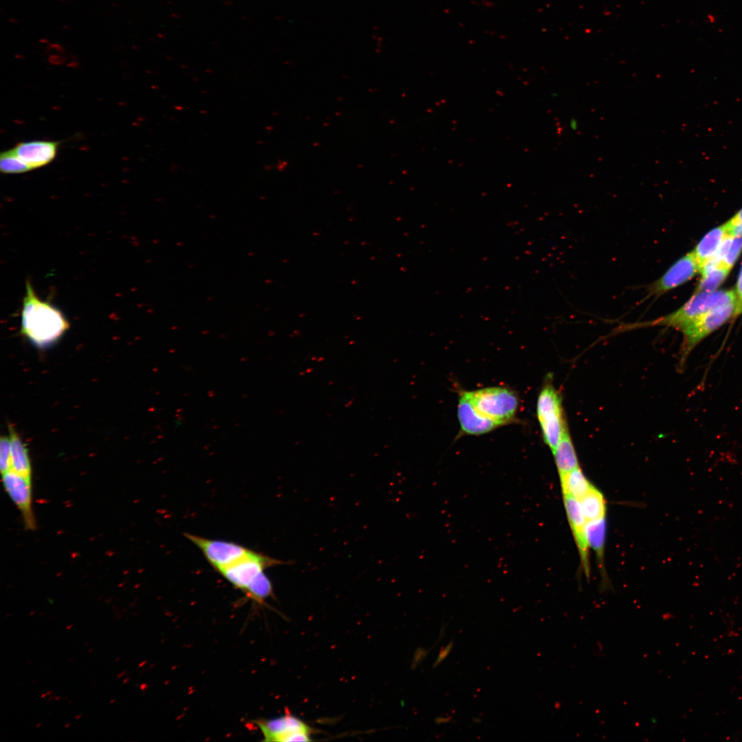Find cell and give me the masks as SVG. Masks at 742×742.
<instances>
[{
  "instance_id": "obj_1",
  "label": "cell",
  "mask_w": 742,
  "mask_h": 742,
  "mask_svg": "<svg viewBox=\"0 0 742 742\" xmlns=\"http://www.w3.org/2000/svg\"><path fill=\"white\" fill-rule=\"evenodd\" d=\"M21 319L22 335L38 347L55 343L69 328L61 311L41 300L29 281L25 284Z\"/></svg>"
},
{
  "instance_id": "obj_2",
  "label": "cell",
  "mask_w": 742,
  "mask_h": 742,
  "mask_svg": "<svg viewBox=\"0 0 742 742\" xmlns=\"http://www.w3.org/2000/svg\"><path fill=\"white\" fill-rule=\"evenodd\" d=\"M282 564L286 562L250 550L216 572L252 600L263 603L273 595V586L265 570Z\"/></svg>"
},
{
  "instance_id": "obj_3",
  "label": "cell",
  "mask_w": 742,
  "mask_h": 742,
  "mask_svg": "<svg viewBox=\"0 0 742 742\" xmlns=\"http://www.w3.org/2000/svg\"><path fill=\"white\" fill-rule=\"evenodd\" d=\"M737 300L732 291L700 292L694 295L677 311L657 319L620 326L618 330L623 331L640 328L664 326L673 327L681 332L690 324L708 311Z\"/></svg>"
},
{
  "instance_id": "obj_4",
  "label": "cell",
  "mask_w": 742,
  "mask_h": 742,
  "mask_svg": "<svg viewBox=\"0 0 742 742\" xmlns=\"http://www.w3.org/2000/svg\"><path fill=\"white\" fill-rule=\"evenodd\" d=\"M537 414L543 440L553 453L567 425L561 396L550 377L547 379L539 394Z\"/></svg>"
},
{
  "instance_id": "obj_5",
  "label": "cell",
  "mask_w": 742,
  "mask_h": 742,
  "mask_svg": "<svg viewBox=\"0 0 742 742\" xmlns=\"http://www.w3.org/2000/svg\"><path fill=\"white\" fill-rule=\"evenodd\" d=\"M466 392L481 414L500 426L515 418L519 400L513 391L503 387H490Z\"/></svg>"
},
{
  "instance_id": "obj_6",
  "label": "cell",
  "mask_w": 742,
  "mask_h": 742,
  "mask_svg": "<svg viewBox=\"0 0 742 742\" xmlns=\"http://www.w3.org/2000/svg\"><path fill=\"white\" fill-rule=\"evenodd\" d=\"M738 314L739 312L737 300L708 311L686 326L682 331L684 335L681 356L682 363L683 360L686 359L688 353L701 340Z\"/></svg>"
},
{
  "instance_id": "obj_7",
  "label": "cell",
  "mask_w": 742,
  "mask_h": 742,
  "mask_svg": "<svg viewBox=\"0 0 742 742\" xmlns=\"http://www.w3.org/2000/svg\"><path fill=\"white\" fill-rule=\"evenodd\" d=\"M265 741H311L314 730L299 718L286 713L274 719L257 723Z\"/></svg>"
},
{
  "instance_id": "obj_8",
  "label": "cell",
  "mask_w": 742,
  "mask_h": 742,
  "mask_svg": "<svg viewBox=\"0 0 742 742\" xmlns=\"http://www.w3.org/2000/svg\"><path fill=\"white\" fill-rule=\"evenodd\" d=\"M700 271L693 251L675 262L660 278L647 288V297H658L693 278Z\"/></svg>"
},
{
  "instance_id": "obj_9",
  "label": "cell",
  "mask_w": 742,
  "mask_h": 742,
  "mask_svg": "<svg viewBox=\"0 0 742 742\" xmlns=\"http://www.w3.org/2000/svg\"><path fill=\"white\" fill-rule=\"evenodd\" d=\"M5 490L20 510L27 530L36 527L32 509V479H28L11 469L2 473Z\"/></svg>"
},
{
  "instance_id": "obj_10",
  "label": "cell",
  "mask_w": 742,
  "mask_h": 742,
  "mask_svg": "<svg viewBox=\"0 0 742 742\" xmlns=\"http://www.w3.org/2000/svg\"><path fill=\"white\" fill-rule=\"evenodd\" d=\"M564 506L572 533L576 542L583 572L589 578L590 563L589 546L586 537V519L582 512L579 501L568 495H563Z\"/></svg>"
},
{
  "instance_id": "obj_11",
  "label": "cell",
  "mask_w": 742,
  "mask_h": 742,
  "mask_svg": "<svg viewBox=\"0 0 742 742\" xmlns=\"http://www.w3.org/2000/svg\"><path fill=\"white\" fill-rule=\"evenodd\" d=\"M60 142L34 140L18 143L13 148L16 154L31 170L50 164L56 157Z\"/></svg>"
},
{
  "instance_id": "obj_12",
  "label": "cell",
  "mask_w": 742,
  "mask_h": 742,
  "mask_svg": "<svg viewBox=\"0 0 742 742\" xmlns=\"http://www.w3.org/2000/svg\"><path fill=\"white\" fill-rule=\"evenodd\" d=\"M458 417L462 431L466 434H483L500 426L475 408L466 391L462 392L460 396Z\"/></svg>"
},
{
  "instance_id": "obj_13",
  "label": "cell",
  "mask_w": 742,
  "mask_h": 742,
  "mask_svg": "<svg viewBox=\"0 0 742 742\" xmlns=\"http://www.w3.org/2000/svg\"><path fill=\"white\" fill-rule=\"evenodd\" d=\"M552 453L559 476L580 467L568 427L564 430Z\"/></svg>"
},
{
  "instance_id": "obj_14",
  "label": "cell",
  "mask_w": 742,
  "mask_h": 742,
  "mask_svg": "<svg viewBox=\"0 0 742 742\" xmlns=\"http://www.w3.org/2000/svg\"><path fill=\"white\" fill-rule=\"evenodd\" d=\"M11 443L12 469L23 476L32 479V467L26 445L12 425H8Z\"/></svg>"
},
{
  "instance_id": "obj_15",
  "label": "cell",
  "mask_w": 742,
  "mask_h": 742,
  "mask_svg": "<svg viewBox=\"0 0 742 742\" xmlns=\"http://www.w3.org/2000/svg\"><path fill=\"white\" fill-rule=\"evenodd\" d=\"M562 494L581 500L594 486L581 468H576L559 476Z\"/></svg>"
},
{
  "instance_id": "obj_16",
  "label": "cell",
  "mask_w": 742,
  "mask_h": 742,
  "mask_svg": "<svg viewBox=\"0 0 742 742\" xmlns=\"http://www.w3.org/2000/svg\"><path fill=\"white\" fill-rule=\"evenodd\" d=\"M585 532L588 546L589 548H592L594 550L599 565L603 568L606 535L605 517L587 521Z\"/></svg>"
},
{
  "instance_id": "obj_17",
  "label": "cell",
  "mask_w": 742,
  "mask_h": 742,
  "mask_svg": "<svg viewBox=\"0 0 742 742\" xmlns=\"http://www.w3.org/2000/svg\"><path fill=\"white\" fill-rule=\"evenodd\" d=\"M726 235V228L724 224L713 229L699 242L693 252L700 267L705 260L716 252Z\"/></svg>"
},
{
  "instance_id": "obj_18",
  "label": "cell",
  "mask_w": 742,
  "mask_h": 742,
  "mask_svg": "<svg viewBox=\"0 0 742 742\" xmlns=\"http://www.w3.org/2000/svg\"><path fill=\"white\" fill-rule=\"evenodd\" d=\"M586 521L605 517L606 502L603 493L594 486L579 500Z\"/></svg>"
},
{
  "instance_id": "obj_19",
  "label": "cell",
  "mask_w": 742,
  "mask_h": 742,
  "mask_svg": "<svg viewBox=\"0 0 742 742\" xmlns=\"http://www.w3.org/2000/svg\"><path fill=\"white\" fill-rule=\"evenodd\" d=\"M730 270V268L722 263L713 270L701 276L697 286V291H714L724 281Z\"/></svg>"
},
{
  "instance_id": "obj_20",
  "label": "cell",
  "mask_w": 742,
  "mask_h": 742,
  "mask_svg": "<svg viewBox=\"0 0 742 742\" xmlns=\"http://www.w3.org/2000/svg\"><path fill=\"white\" fill-rule=\"evenodd\" d=\"M0 170L4 174H20L32 170L12 148L1 153Z\"/></svg>"
},
{
  "instance_id": "obj_21",
  "label": "cell",
  "mask_w": 742,
  "mask_h": 742,
  "mask_svg": "<svg viewBox=\"0 0 742 742\" xmlns=\"http://www.w3.org/2000/svg\"><path fill=\"white\" fill-rule=\"evenodd\" d=\"M0 468L1 474L12 469V451L10 437L0 439Z\"/></svg>"
},
{
  "instance_id": "obj_22",
  "label": "cell",
  "mask_w": 742,
  "mask_h": 742,
  "mask_svg": "<svg viewBox=\"0 0 742 742\" xmlns=\"http://www.w3.org/2000/svg\"><path fill=\"white\" fill-rule=\"evenodd\" d=\"M742 250V236L734 237L723 260V264L731 269Z\"/></svg>"
},
{
  "instance_id": "obj_23",
  "label": "cell",
  "mask_w": 742,
  "mask_h": 742,
  "mask_svg": "<svg viewBox=\"0 0 742 742\" xmlns=\"http://www.w3.org/2000/svg\"><path fill=\"white\" fill-rule=\"evenodd\" d=\"M728 235L742 236V209L726 224Z\"/></svg>"
},
{
  "instance_id": "obj_24",
  "label": "cell",
  "mask_w": 742,
  "mask_h": 742,
  "mask_svg": "<svg viewBox=\"0 0 742 742\" xmlns=\"http://www.w3.org/2000/svg\"><path fill=\"white\" fill-rule=\"evenodd\" d=\"M453 646V640H451L445 647H441L440 651L439 652V654H438V655L437 657V659H436V660L435 661V662L434 664L433 668H436V666H438L440 663H442L446 659V657L448 656V655L451 652Z\"/></svg>"
},
{
  "instance_id": "obj_25",
  "label": "cell",
  "mask_w": 742,
  "mask_h": 742,
  "mask_svg": "<svg viewBox=\"0 0 742 742\" xmlns=\"http://www.w3.org/2000/svg\"><path fill=\"white\" fill-rule=\"evenodd\" d=\"M737 306L739 313H742V268L737 283Z\"/></svg>"
},
{
  "instance_id": "obj_26",
  "label": "cell",
  "mask_w": 742,
  "mask_h": 742,
  "mask_svg": "<svg viewBox=\"0 0 742 742\" xmlns=\"http://www.w3.org/2000/svg\"><path fill=\"white\" fill-rule=\"evenodd\" d=\"M451 720V717H439L436 718L435 722L437 724H441V723H448Z\"/></svg>"
},
{
  "instance_id": "obj_27",
  "label": "cell",
  "mask_w": 742,
  "mask_h": 742,
  "mask_svg": "<svg viewBox=\"0 0 742 742\" xmlns=\"http://www.w3.org/2000/svg\"><path fill=\"white\" fill-rule=\"evenodd\" d=\"M126 673V670H124V671H122V673H120V674H118V675H117V677H117V679H119V678H121V677H122V676H123V675H124V674H125Z\"/></svg>"
},
{
  "instance_id": "obj_28",
  "label": "cell",
  "mask_w": 742,
  "mask_h": 742,
  "mask_svg": "<svg viewBox=\"0 0 742 742\" xmlns=\"http://www.w3.org/2000/svg\"><path fill=\"white\" fill-rule=\"evenodd\" d=\"M60 699H61V697H60V696H56V697H54V700H56V701H58V700H60Z\"/></svg>"
},
{
  "instance_id": "obj_29",
  "label": "cell",
  "mask_w": 742,
  "mask_h": 742,
  "mask_svg": "<svg viewBox=\"0 0 742 742\" xmlns=\"http://www.w3.org/2000/svg\"><path fill=\"white\" fill-rule=\"evenodd\" d=\"M128 681V678H125V679H124L123 680V682H122V684H126V682H127Z\"/></svg>"
},
{
  "instance_id": "obj_30",
  "label": "cell",
  "mask_w": 742,
  "mask_h": 742,
  "mask_svg": "<svg viewBox=\"0 0 742 742\" xmlns=\"http://www.w3.org/2000/svg\"><path fill=\"white\" fill-rule=\"evenodd\" d=\"M46 695H47V693H42V694H41V697L42 698H45V697H46Z\"/></svg>"
},
{
  "instance_id": "obj_31",
  "label": "cell",
  "mask_w": 742,
  "mask_h": 742,
  "mask_svg": "<svg viewBox=\"0 0 742 742\" xmlns=\"http://www.w3.org/2000/svg\"><path fill=\"white\" fill-rule=\"evenodd\" d=\"M52 692H53L52 690H49L46 693H47V695H51L52 693Z\"/></svg>"
},
{
  "instance_id": "obj_32",
  "label": "cell",
  "mask_w": 742,
  "mask_h": 742,
  "mask_svg": "<svg viewBox=\"0 0 742 742\" xmlns=\"http://www.w3.org/2000/svg\"><path fill=\"white\" fill-rule=\"evenodd\" d=\"M53 698L54 699V697H53V696L49 697V699H48V701H51Z\"/></svg>"
},
{
  "instance_id": "obj_33",
  "label": "cell",
  "mask_w": 742,
  "mask_h": 742,
  "mask_svg": "<svg viewBox=\"0 0 742 742\" xmlns=\"http://www.w3.org/2000/svg\"><path fill=\"white\" fill-rule=\"evenodd\" d=\"M41 725H42V723H37V724H36V728H38V727H40V726H41Z\"/></svg>"
},
{
  "instance_id": "obj_34",
  "label": "cell",
  "mask_w": 742,
  "mask_h": 742,
  "mask_svg": "<svg viewBox=\"0 0 742 742\" xmlns=\"http://www.w3.org/2000/svg\"><path fill=\"white\" fill-rule=\"evenodd\" d=\"M71 627H72V625H68V626H67V627H66V629H70V628H71Z\"/></svg>"
},
{
  "instance_id": "obj_35",
  "label": "cell",
  "mask_w": 742,
  "mask_h": 742,
  "mask_svg": "<svg viewBox=\"0 0 742 742\" xmlns=\"http://www.w3.org/2000/svg\"><path fill=\"white\" fill-rule=\"evenodd\" d=\"M81 716H82V715H77V716L76 717V719H79V718H80V717Z\"/></svg>"
},
{
  "instance_id": "obj_36",
  "label": "cell",
  "mask_w": 742,
  "mask_h": 742,
  "mask_svg": "<svg viewBox=\"0 0 742 742\" xmlns=\"http://www.w3.org/2000/svg\"><path fill=\"white\" fill-rule=\"evenodd\" d=\"M70 724H71L70 723H67V724H65V728H67V727H69V726H70Z\"/></svg>"
},
{
  "instance_id": "obj_37",
  "label": "cell",
  "mask_w": 742,
  "mask_h": 742,
  "mask_svg": "<svg viewBox=\"0 0 742 742\" xmlns=\"http://www.w3.org/2000/svg\"><path fill=\"white\" fill-rule=\"evenodd\" d=\"M120 659H121V657H118V658H117V659L115 660V661H119V660H120Z\"/></svg>"
},
{
  "instance_id": "obj_38",
  "label": "cell",
  "mask_w": 742,
  "mask_h": 742,
  "mask_svg": "<svg viewBox=\"0 0 742 742\" xmlns=\"http://www.w3.org/2000/svg\"><path fill=\"white\" fill-rule=\"evenodd\" d=\"M34 613H35L34 611L31 612L30 615L31 616V615L34 614Z\"/></svg>"
},
{
  "instance_id": "obj_39",
  "label": "cell",
  "mask_w": 742,
  "mask_h": 742,
  "mask_svg": "<svg viewBox=\"0 0 742 742\" xmlns=\"http://www.w3.org/2000/svg\"><path fill=\"white\" fill-rule=\"evenodd\" d=\"M115 701V699H113V700H111V701L110 702H111V703H113V701Z\"/></svg>"
},
{
  "instance_id": "obj_40",
  "label": "cell",
  "mask_w": 742,
  "mask_h": 742,
  "mask_svg": "<svg viewBox=\"0 0 742 742\" xmlns=\"http://www.w3.org/2000/svg\"><path fill=\"white\" fill-rule=\"evenodd\" d=\"M71 702H72V700L68 701V703H71Z\"/></svg>"
}]
</instances>
